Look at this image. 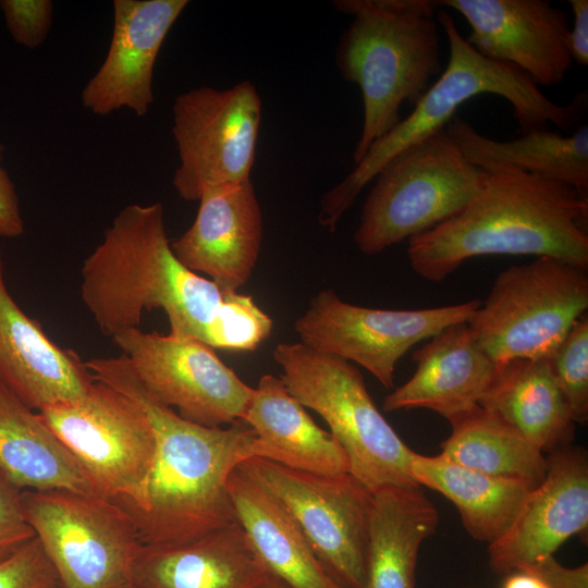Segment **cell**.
I'll use <instances>...</instances> for the list:
<instances>
[{"mask_svg":"<svg viewBox=\"0 0 588 588\" xmlns=\"http://www.w3.org/2000/svg\"><path fill=\"white\" fill-rule=\"evenodd\" d=\"M240 467L294 519L328 575L363 588L373 493L350 473L319 475L250 457Z\"/></svg>","mask_w":588,"mask_h":588,"instance_id":"obj_11","label":"cell"},{"mask_svg":"<svg viewBox=\"0 0 588 588\" xmlns=\"http://www.w3.org/2000/svg\"><path fill=\"white\" fill-rule=\"evenodd\" d=\"M588 199L560 181L502 167L457 215L408 240L412 269L440 282L486 255L553 257L588 270Z\"/></svg>","mask_w":588,"mask_h":588,"instance_id":"obj_2","label":"cell"},{"mask_svg":"<svg viewBox=\"0 0 588 588\" xmlns=\"http://www.w3.org/2000/svg\"><path fill=\"white\" fill-rule=\"evenodd\" d=\"M4 145L0 143V236L14 238L24 233V221L15 185L1 166Z\"/></svg>","mask_w":588,"mask_h":588,"instance_id":"obj_35","label":"cell"},{"mask_svg":"<svg viewBox=\"0 0 588 588\" xmlns=\"http://www.w3.org/2000/svg\"><path fill=\"white\" fill-rule=\"evenodd\" d=\"M272 355L289 392L329 425L352 476L372 493L417 485L409 470L415 452L380 413L352 363L302 342L279 343Z\"/></svg>","mask_w":588,"mask_h":588,"instance_id":"obj_6","label":"cell"},{"mask_svg":"<svg viewBox=\"0 0 588 588\" xmlns=\"http://www.w3.org/2000/svg\"><path fill=\"white\" fill-rule=\"evenodd\" d=\"M409 470L417 485L453 502L466 531L488 544L511 528L532 490L523 481L490 476L440 455L415 452Z\"/></svg>","mask_w":588,"mask_h":588,"instance_id":"obj_28","label":"cell"},{"mask_svg":"<svg viewBox=\"0 0 588 588\" xmlns=\"http://www.w3.org/2000/svg\"><path fill=\"white\" fill-rule=\"evenodd\" d=\"M268 571L234 524L180 544H140L130 583L135 588H254Z\"/></svg>","mask_w":588,"mask_h":588,"instance_id":"obj_21","label":"cell"},{"mask_svg":"<svg viewBox=\"0 0 588 588\" xmlns=\"http://www.w3.org/2000/svg\"><path fill=\"white\" fill-rule=\"evenodd\" d=\"M470 27L466 41L480 54L509 63L538 86L560 84L572 64L569 26L563 10L547 0H443Z\"/></svg>","mask_w":588,"mask_h":588,"instance_id":"obj_15","label":"cell"},{"mask_svg":"<svg viewBox=\"0 0 588 588\" xmlns=\"http://www.w3.org/2000/svg\"><path fill=\"white\" fill-rule=\"evenodd\" d=\"M81 297L99 331L113 338L161 308L169 334L207 344L231 292L185 268L166 232L160 203L125 206L85 258Z\"/></svg>","mask_w":588,"mask_h":588,"instance_id":"obj_3","label":"cell"},{"mask_svg":"<svg viewBox=\"0 0 588 588\" xmlns=\"http://www.w3.org/2000/svg\"><path fill=\"white\" fill-rule=\"evenodd\" d=\"M57 587V574L37 537L0 562V588Z\"/></svg>","mask_w":588,"mask_h":588,"instance_id":"obj_31","label":"cell"},{"mask_svg":"<svg viewBox=\"0 0 588 588\" xmlns=\"http://www.w3.org/2000/svg\"><path fill=\"white\" fill-rule=\"evenodd\" d=\"M145 390L161 404L205 427L242 420L253 389L216 354L191 338L127 329L112 338Z\"/></svg>","mask_w":588,"mask_h":588,"instance_id":"obj_14","label":"cell"},{"mask_svg":"<svg viewBox=\"0 0 588 588\" xmlns=\"http://www.w3.org/2000/svg\"><path fill=\"white\" fill-rule=\"evenodd\" d=\"M122 588H135V587L130 583V584L125 585V586L122 587Z\"/></svg>","mask_w":588,"mask_h":588,"instance_id":"obj_39","label":"cell"},{"mask_svg":"<svg viewBox=\"0 0 588 588\" xmlns=\"http://www.w3.org/2000/svg\"><path fill=\"white\" fill-rule=\"evenodd\" d=\"M172 113L180 159L172 184L182 199L198 200L210 187L250 180L261 122L252 82L189 89L175 98Z\"/></svg>","mask_w":588,"mask_h":588,"instance_id":"obj_12","label":"cell"},{"mask_svg":"<svg viewBox=\"0 0 588 588\" xmlns=\"http://www.w3.org/2000/svg\"><path fill=\"white\" fill-rule=\"evenodd\" d=\"M449 41V61L438 79L414 106V110L378 138L354 169L321 198L319 222L334 230L343 213L380 170L403 150L446 128L462 103L481 94L507 100L522 134L548 130L573 133L586 99L567 106L553 102L522 70L480 54L458 32L453 17L438 13Z\"/></svg>","mask_w":588,"mask_h":588,"instance_id":"obj_4","label":"cell"},{"mask_svg":"<svg viewBox=\"0 0 588 588\" xmlns=\"http://www.w3.org/2000/svg\"><path fill=\"white\" fill-rule=\"evenodd\" d=\"M441 457L464 467L539 486L547 474L542 451L495 413L481 406L450 420Z\"/></svg>","mask_w":588,"mask_h":588,"instance_id":"obj_29","label":"cell"},{"mask_svg":"<svg viewBox=\"0 0 588 588\" xmlns=\"http://www.w3.org/2000/svg\"><path fill=\"white\" fill-rule=\"evenodd\" d=\"M0 9L15 42L36 49L45 41L52 21V1L0 0Z\"/></svg>","mask_w":588,"mask_h":588,"instance_id":"obj_32","label":"cell"},{"mask_svg":"<svg viewBox=\"0 0 588 588\" xmlns=\"http://www.w3.org/2000/svg\"><path fill=\"white\" fill-rule=\"evenodd\" d=\"M413 360L414 375L385 396V412L425 408L450 421L479 405L498 371L466 322L428 339L414 352Z\"/></svg>","mask_w":588,"mask_h":588,"instance_id":"obj_20","label":"cell"},{"mask_svg":"<svg viewBox=\"0 0 588 588\" xmlns=\"http://www.w3.org/2000/svg\"><path fill=\"white\" fill-rule=\"evenodd\" d=\"M516 428L542 452L572 444L575 421L548 359H515L498 365L479 402Z\"/></svg>","mask_w":588,"mask_h":588,"instance_id":"obj_26","label":"cell"},{"mask_svg":"<svg viewBox=\"0 0 588 588\" xmlns=\"http://www.w3.org/2000/svg\"><path fill=\"white\" fill-rule=\"evenodd\" d=\"M501 588H550L542 579L527 572L514 571L506 574Z\"/></svg>","mask_w":588,"mask_h":588,"instance_id":"obj_37","label":"cell"},{"mask_svg":"<svg viewBox=\"0 0 588 588\" xmlns=\"http://www.w3.org/2000/svg\"><path fill=\"white\" fill-rule=\"evenodd\" d=\"M242 420L269 450L270 461L319 475L350 473L344 450L314 421L281 378L267 373L259 379Z\"/></svg>","mask_w":588,"mask_h":588,"instance_id":"obj_24","label":"cell"},{"mask_svg":"<svg viewBox=\"0 0 588 588\" xmlns=\"http://www.w3.org/2000/svg\"><path fill=\"white\" fill-rule=\"evenodd\" d=\"M228 490L237 523L269 573L293 588H343L324 571L283 505L240 465Z\"/></svg>","mask_w":588,"mask_h":588,"instance_id":"obj_22","label":"cell"},{"mask_svg":"<svg viewBox=\"0 0 588 588\" xmlns=\"http://www.w3.org/2000/svg\"><path fill=\"white\" fill-rule=\"evenodd\" d=\"M446 131L473 164L488 171L513 168L568 184L586 194L588 188V126L563 135L543 130L513 140H495L454 117Z\"/></svg>","mask_w":588,"mask_h":588,"instance_id":"obj_27","label":"cell"},{"mask_svg":"<svg viewBox=\"0 0 588 588\" xmlns=\"http://www.w3.org/2000/svg\"><path fill=\"white\" fill-rule=\"evenodd\" d=\"M21 502L57 574V588H122L142 544L131 515L108 498L22 490Z\"/></svg>","mask_w":588,"mask_h":588,"instance_id":"obj_9","label":"cell"},{"mask_svg":"<svg viewBox=\"0 0 588 588\" xmlns=\"http://www.w3.org/2000/svg\"><path fill=\"white\" fill-rule=\"evenodd\" d=\"M94 382L85 362L54 343L14 301L0 254V383L39 412L79 401Z\"/></svg>","mask_w":588,"mask_h":588,"instance_id":"obj_19","label":"cell"},{"mask_svg":"<svg viewBox=\"0 0 588 588\" xmlns=\"http://www.w3.org/2000/svg\"><path fill=\"white\" fill-rule=\"evenodd\" d=\"M480 303L378 309L347 303L327 289L311 298L294 330L305 345L356 363L383 387L393 388L395 366L414 345L449 326L467 322Z\"/></svg>","mask_w":588,"mask_h":588,"instance_id":"obj_13","label":"cell"},{"mask_svg":"<svg viewBox=\"0 0 588 588\" xmlns=\"http://www.w3.org/2000/svg\"><path fill=\"white\" fill-rule=\"evenodd\" d=\"M254 588H293L291 585L285 583L283 579L278 576L267 573L264 579L257 584Z\"/></svg>","mask_w":588,"mask_h":588,"instance_id":"obj_38","label":"cell"},{"mask_svg":"<svg viewBox=\"0 0 588 588\" xmlns=\"http://www.w3.org/2000/svg\"><path fill=\"white\" fill-rule=\"evenodd\" d=\"M85 365L95 380L134 400L155 433L146 504L131 515L140 543L180 544L238 524L229 477L247 458H269L255 430L243 420L205 427L182 418L145 390L124 355Z\"/></svg>","mask_w":588,"mask_h":588,"instance_id":"obj_1","label":"cell"},{"mask_svg":"<svg viewBox=\"0 0 588 588\" xmlns=\"http://www.w3.org/2000/svg\"><path fill=\"white\" fill-rule=\"evenodd\" d=\"M187 0H114L107 56L82 90L96 115L130 109L145 117L154 102V69L162 44Z\"/></svg>","mask_w":588,"mask_h":588,"instance_id":"obj_17","label":"cell"},{"mask_svg":"<svg viewBox=\"0 0 588 588\" xmlns=\"http://www.w3.org/2000/svg\"><path fill=\"white\" fill-rule=\"evenodd\" d=\"M22 490L0 473V562L36 537L21 502Z\"/></svg>","mask_w":588,"mask_h":588,"instance_id":"obj_33","label":"cell"},{"mask_svg":"<svg viewBox=\"0 0 588 588\" xmlns=\"http://www.w3.org/2000/svg\"><path fill=\"white\" fill-rule=\"evenodd\" d=\"M78 460L102 497L133 515L145 507L156 439L143 408L95 380L79 401L38 412Z\"/></svg>","mask_w":588,"mask_h":588,"instance_id":"obj_10","label":"cell"},{"mask_svg":"<svg viewBox=\"0 0 588 588\" xmlns=\"http://www.w3.org/2000/svg\"><path fill=\"white\" fill-rule=\"evenodd\" d=\"M588 526V458L572 444L549 453L547 474L511 528L488 544L489 565L509 574L553 553Z\"/></svg>","mask_w":588,"mask_h":588,"instance_id":"obj_16","label":"cell"},{"mask_svg":"<svg viewBox=\"0 0 588 588\" xmlns=\"http://www.w3.org/2000/svg\"><path fill=\"white\" fill-rule=\"evenodd\" d=\"M519 571L530 573L542 579L550 588H588V565L566 567L553 555L547 556Z\"/></svg>","mask_w":588,"mask_h":588,"instance_id":"obj_34","label":"cell"},{"mask_svg":"<svg viewBox=\"0 0 588 588\" xmlns=\"http://www.w3.org/2000/svg\"><path fill=\"white\" fill-rule=\"evenodd\" d=\"M587 309V271L543 256L500 272L466 323L478 346L503 365L549 359Z\"/></svg>","mask_w":588,"mask_h":588,"instance_id":"obj_8","label":"cell"},{"mask_svg":"<svg viewBox=\"0 0 588 588\" xmlns=\"http://www.w3.org/2000/svg\"><path fill=\"white\" fill-rule=\"evenodd\" d=\"M351 15L335 61L342 77L363 97V126L353 152L356 164L369 147L400 121L404 102L413 106L442 73L437 1L338 0Z\"/></svg>","mask_w":588,"mask_h":588,"instance_id":"obj_5","label":"cell"},{"mask_svg":"<svg viewBox=\"0 0 588 588\" xmlns=\"http://www.w3.org/2000/svg\"><path fill=\"white\" fill-rule=\"evenodd\" d=\"M193 224L171 248L193 272L223 292H237L250 278L261 248L262 215L252 180L205 189Z\"/></svg>","mask_w":588,"mask_h":588,"instance_id":"obj_18","label":"cell"},{"mask_svg":"<svg viewBox=\"0 0 588 588\" xmlns=\"http://www.w3.org/2000/svg\"><path fill=\"white\" fill-rule=\"evenodd\" d=\"M569 5L574 22L567 34V48L572 60L585 66L588 64V1L569 0Z\"/></svg>","mask_w":588,"mask_h":588,"instance_id":"obj_36","label":"cell"},{"mask_svg":"<svg viewBox=\"0 0 588 588\" xmlns=\"http://www.w3.org/2000/svg\"><path fill=\"white\" fill-rule=\"evenodd\" d=\"M575 422L588 418V317L578 318L548 359Z\"/></svg>","mask_w":588,"mask_h":588,"instance_id":"obj_30","label":"cell"},{"mask_svg":"<svg viewBox=\"0 0 588 588\" xmlns=\"http://www.w3.org/2000/svg\"><path fill=\"white\" fill-rule=\"evenodd\" d=\"M0 473L21 490L64 489L102 497L39 413L1 383Z\"/></svg>","mask_w":588,"mask_h":588,"instance_id":"obj_23","label":"cell"},{"mask_svg":"<svg viewBox=\"0 0 588 588\" xmlns=\"http://www.w3.org/2000/svg\"><path fill=\"white\" fill-rule=\"evenodd\" d=\"M486 176L446 128L415 144L373 179L354 233L356 246L375 255L438 226L474 199Z\"/></svg>","mask_w":588,"mask_h":588,"instance_id":"obj_7","label":"cell"},{"mask_svg":"<svg viewBox=\"0 0 588 588\" xmlns=\"http://www.w3.org/2000/svg\"><path fill=\"white\" fill-rule=\"evenodd\" d=\"M439 515L422 487L389 486L373 493L363 588H415L421 543Z\"/></svg>","mask_w":588,"mask_h":588,"instance_id":"obj_25","label":"cell"}]
</instances>
